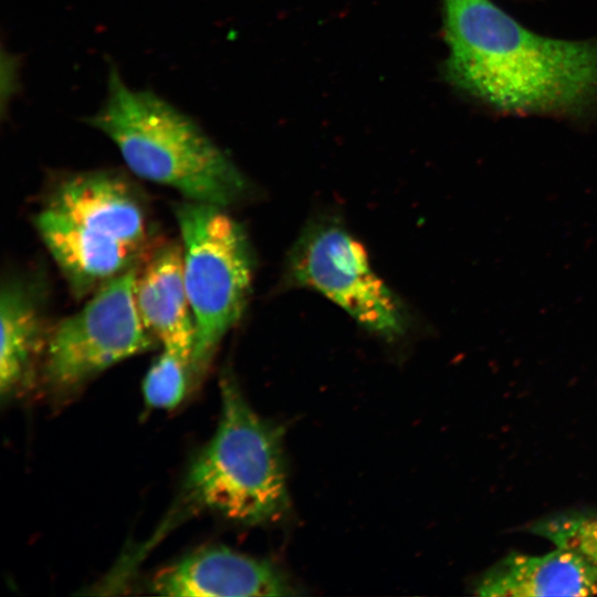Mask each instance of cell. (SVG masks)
<instances>
[{"label": "cell", "mask_w": 597, "mask_h": 597, "mask_svg": "<svg viewBox=\"0 0 597 597\" xmlns=\"http://www.w3.org/2000/svg\"><path fill=\"white\" fill-rule=\"evenodd\" d=\"M444 72L461 92L511 115L597 111V41L545 36L491 0H442Z\"/></svg>", "instance_id": "6da1fadb"}, {"label": "cell", "mask_w": 597, "mask_h": 597, "mask_svg": "<svg viewBox=\"0 0 597 597\" xmlns=\"http://www.w3.org/2000/svg\"><path fill=\"white\" fill-rule=\"evenodd\" d=\"M87 123L136 176L187 200L227 208L249 191L245 176L191 117L151 91L129 87L115 66L106 98Z\"/></svg>", "instance_id": "7a4b0ae2"}, {"label": "cell", "mask_w": 597, "mask_h": 597, "mask_svg": "<svg viewBox=\"0 0 597 597\" xmlns=\"http://www.w3.org/2000/svg\"><path fill=\"white\" fill-rule=\"evenodd\" d=\"M35 228L80 296L138 264L149 234L142 198L109 171L64 178L38 211Z\"/></svg>", "instance_id": "3957f363"}, {"label": "cell", "mask_w": 597, "mask_h": 597, "mask_svg": "<svg viewBox=\"0 0 597 597\" xmlns=\"http://www.w3.org/2000/svg\"><path fill=\"white\" fill-rule=\"evenodd\" d=\"M220 394L218 427L188 470L182 500L248 525L274 522L290 507L283 428L261 418L230 375Z\"/></svg>", "instance_id": "277c9868"}, {"label": "cell", "mask_w": 597, "mask_h": 597, "mask_svg": "<svg viewBox=\"0 0 597 597\" xmlns=\"http://www.w3.org/2000/svg\"><path fill=\"white\" fill-rule=\"evenodd\" d=\"M184 279L195 323L191 379L208 368L247 305L253 275L248 235L226 208L186 200L176 208Z\"/></svg>", "instance_id": "5b68a950"}, {"label": "cell", "mask_w": 597, "mask_h": 597, "mask_svg": "<svg viewBox=\"0 0 597 597\" xmlns=\"http://www.w3.org/2000/svg\"><path fill=\"white\" fill-rule=\"evenodd\" d=\"M285 277L324 295L362 327L396 341L408 327L400 298L371 269L364 245L335 217H316L301 231Z\"/></svg>", "instance_id": "8992f818"}, {"label": "cell", "mask_w": 597, "mask_h": 597, "mask_svg": "<svg viewBox=\"0 0 597 597\" xmlns=\"http://www.w3.org/2000/svg\"><path fill=\"white\" fill-rule=\"evenodd\" d=\"M138 264L93 292L75 314L61 321L46 342L44 373L51 386L67 390L111 366L149 349L154 336L135 303Z\"/></svg>", "instance_id": "52a82bcc"}, {"label": "cell", "mask_w": 597, "mask_h": 597, "mask_svg": "<svg viewBox=\"0 0 597 597\" xmlns=\"http://www.w3.org/2000/svg\"><path fill=\"white\" fill-rule=\"evenodd\" d=\"M150 588L161 596H291L294 586L274 565L230 548L197 551L159 570Z\"/></svg>", "instance_id": "ba28073f"}, {"label": "cell", "mask_w": 597, "mask_h": 597, "mask_svg": "<svg viewBox=\"0 0 597 597\" xmlns=\"http://www.w3.org/2000/svg\"><path fill=\"white\" fill-rule=\"evenodd\" d=\"M486 597L589 596L597 594V564L569 548L543 555L512 553L476 582Z\"/></svg>", "instance_id": "9c48e42d"}, {"label": "cell", "mask_w": 597, "mask_h": 597, "mask_svg": "<svg viewBox=\"0 0 597 597\" xmlns=\"http://www.w3.org/2000/svg\"><path fill=\"white\" fill-rule=\"evenodd\" d=\"M135 303L146 329L161 347L191 363L195 323L184 279L181 244L157 250L135 282Z\"/></svg>", "instance_id": "30bf717a"}, {"label": "cell", "mask_w": 597, "mask_h": 597, "mask_svg": "<svg viewBox=\"0 0 597 597\" xmlns=\"http://www.w3.org/2000/svg\"><path fill=\"white\" fill-rule=\"evenodd\" d=\"M0 326V394L9 398L29 378L42 341V316L35 293L19 279L2 284Z\"/></svg>", "instance_id": "8fae6325"}, {"label": "cell", "mask_w": 597, "mask_h": 597, "mask_svg": "<svg viewBox=\"0 0 597 597\" xmlns=\"http://www.w3.org/2000/svg\"><path fill=\"white\" fill-rule=\"evenodd\" d=\"M189 379L190 362L163 348L143 383L146 404L159 409L175 408L184 399Z\"/></svg>", "instance_id": "7c38bea8"}, {"label": "cell", "mask_w": 597, "mask_h": 597, "mask_svg": "<svg viewBox=\"0 0 597 597\" xmlns=\"http://www.w3.org/2000/svg\"><path fill=\"white\" fill-rule=\"evenodd\" d=\"M531 532L558 547L578 552L597 564V515L564 513L541 520Z\"/></svg>", "instance_id": "4fadbf2b"}]
</instances>
